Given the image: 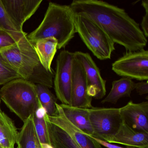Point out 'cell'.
Here are the masks:
<instances>
[{"instance_id": "6da1fadb", "label": "cell", "mask_w": 148, "mask_h": 148, "mask_svg": "<svg viewBox=\"0 0 148 148\" xmlns=\"http://www.w3.org/2000/svg\"><path fill=\"white\" fill-rule=\"evenodd\" d=\"M70 6L75 14L86 16L99 25L114 44L124 47L126 52L146 46L147 38L139 24L123 8L98 0H74Z\"/></svg>"}, {"instance_id": "7a4b0ae2", "label": "cell", "mask_w": 148, "mask_h": 148, "mask_svg": "<svg viewBox=\"0 0 148 148\" xmlns=\"http://www.w3.org/2000/svg\"><path fill=\"white\" fill-rule=\"evenodd\" d=\"M27 36L13 46L0 51V54L22 79L48 88H52L54 72L48 71L45 69L36 53L33 44L29 41Z\"/></svg>"}, {"instance_id": "3957f363", "label": "cell", "mask_w": 148, "mask_h": 148, "mask_svg": "<svg viewBox=\"0 0 148 148\" xmlns=\"http://www.w3.org/2000/svg\"><path fill=\"white\" fill-rule=\"evenodd\" d=\"M75 16L70 5L50 2L41 24L27 37L32 43L42 39L54 38L58 41V49L64 48L77 33Z\"/></svg>"}, {"instance_id": "277c9868", "label": "cell", "mask_w": 148, "mask_h": 148, "mask_svg": "<svg viewBox=\"0 0 148 148\" xmlns=\"http://www.w3.org/2000/svg\"><path fill=\"white\" fill-rule=\"evenodd\" d=\"M0 99L23 123L34 115L40 105L35 84L22 78L4 85L0 89Z\"/></svg>"}, {"instance_id": "5b68a950", "label": "cell", "mask_w": 148, "mask_h": 148, "mask_svg": "<svg viewBox=\"0 0 148 148\" xmlns=\"http://www.w3.org/2000/svg\"><path fill=\"white\" fill-rule=\"evenodd\" d=\"M76 32L87 48L98 59H110L115 44L97 23L84 15L75 14Z\"/></svg>"}, {"instance_id": "8992f818", "label": "cell", "mask_w": 148, "mask_h": 148, "mask_svg": "<svg viewBox=\"0 0 148 148\" xmlns=\"http://www.w3.org/2000/svg\"><path fill=\"white\" fill-rule=\"evenodd\" d=\"M112 69L123 77L139 81L148 79V51L125 52L112 65Z\"/></svg>"}, {"instance_id": "52a82bcc", "label": "cell", "mask_w": 148, "mask_h": 148, "mask_svg": "<svg viewBox=\"0 0 148 148\" xmlns=\"http://www.w3.org/2000/svg\"><path fill=\"white\" fill-rule=\"evenodd\" d=\"M94 138L104 140L114 135L122 123L119 108L95 107L88 109Z\"/></svg>"}, {"instance_id": "ba28073f", "label": "cell", "mask_w": 148, "mask_h": 148, "mask_svg": "<svg viewBox=\"0 0 148 148\" xmlns=\"http://www.w3.org/2000/svg\"><path fill=\"white\" fill-rule=\"evenodd\" d=\"M74 53L61 51L57 57L53 86L57 99L62 104L71 105L72 69Z\"/></svg>"}, {"instance_id": "9c48e42d", "label": "cell", "mask_w": 148, "mask_h": 148, "mask_svg": "<svg viewBox=\"0 0 148 148\" xmlns=\"http://www.w3.org/2000/svg\"><path fill=\"white\" fill-rule=\"evenodd\" d=\"M74 53L85 71L87 94L96 99H102L106 94V80L101 76L99 68L89 53L81 51L75 52Z\"/></svg>"}, {"instance_id": "30bf717a", "label": "cell", "mask_w": 148, "mask_h": 148, "mask_svg": "<svg viewBox=\"0 0 148 148\" xmlns=\"http://www.w3.org/2000/svg\"><path fill=\"white\" fill-rule=\"evenodd\" d=\"M75 56V55H74ZM92 98L87 94V82L84 69L74 58L72 69L71 106L77 108H92Z\"/></svg>"}, {"instance_id": "8fae6325", "label": "cell", "mask_w": 148, "mask_h": 148, "mask_svg": "<svg viewBox=\"0 0 148 148\" xmlns=\"http://www.w3.org/2000/svg\"><path fill=\"white\" fill-rule=\"evenodd\" d=\"M56 106L55 114L52 116L46 114L44 119L65 131L81 148H103L93 137L86 135L66 118L60 104L57 103Z\"/></svg>"}, {"instance_id": "7c38bea8", "label": "cell", "mask_w": 148, "mask_h": 148, "mask_svg": "<svg viewBox=\"0 0 148 148\" xmlns=\"http://www.w3.org/2000/svg\"><path fill=\"white\" fill-rule=\"evenodd\" d=\"M2 5L15 27L23 32L24 23L35 13L42 0H1Z\"/></svg>"}, {"instance_id": "4fadbf2b", "label": "cell", "mask_w": 148, "mask_h": 148, "mask_svg": "<svg viewBox=\"0 0 148 148\" xmlns=\"http://www.w3.org/2000/svg\"><path fill=\"white\" fill-rule=\"evenodd\" d=\"M122 121L136 130L148 133V102L130 101L119 108Z\"/></svg>"}, {"instance_id": "5bb4252c", "label": "cell", "mask_w": 148, "mask_h": 148, "mask_svg": "<svg viewBox=\"0 0 148 148\" xmlns=\"http://www.w3.org/2000/svg\"><path fill=\"white\" fill-rule=\"evenodd\" d=\"M103 141L126 146L148 148V133L134 130L122 121L117 132Z\"/></svg>"}, {"instance_id": "9a60e30c", "label": "cell", "mask_w": 148, "mask_h": 148, "mask_svg": "<svg viewBox=\"0 0 148 148\" xmlns=\"http://www.w3.org/2000/svg\"><path fill=\"white\" fill-rule=\"evenodd\" d=\"M60 105L65 116L73 124L86 135L93 136L88 109L77 108L62 104Z\"/></svg>"}, {"instance_id": "2e32d148", "label": "cell", "mask_w": 148, "mask_h": 148, "mask_svg": "<svg viewBox=\"0 0 148 148\" xmlns=\"http://www.w3.org/2000/svg\"><path fill=\"white\" fill-rule=\"evenodd\" d=\"M19 133L13 120L0 110V146L14 148L18 143Z\"/></svg>"}, {"instance_id": "e0dca14e", "label": "cell", "mask_w": 148, "mask_h": 148, "mask_svg": "<svg viewBox=\"0 0 148 148\" xmlns=\"http://www.w3.org/2000/svg\"><path fill=\"white\" fill-rule=\"evenodd\" d=\"M33 44L40 60L45 69L48 71H54L51 65L58 49L57 40L54 38H46L38 40Z\"/></svg>"}, {"instance_id": "ac0fdd59", "label": "cell", "mask_w": 148, "mask_h": 148, "mask_svg": "<svg viewBox=\"0 0 148 148\" xmlns=\"http://www.w3.org/2000/svg\"><path fill=\"white\" fill-rule=\"evenodd\" d=\"M44 119L49 144L53 148H81L65 131Z\"/></svg>"}, {"instance_id": "d6986e66", "label": "cell", "mask_w": 148, "mask_h": 148, "mask_svg": "<svg viewBox=\"0 0 148 148\" xmlns=\"http://www.w3.org/2000/svg\"><path fill=\"white\" fill-rule=\"evenodd\" d=\"M135 84L136 83L130 78L122 77L114 80L112 82L110 91L101 103L116 104L122 98L130 97L132 91L135 90Z\"/></svg>"}, {"instance_id": "ffe728a7", "label": "cell", "mask_w": 148, "mask_h": 148, "mask_svg": "<svg viewBox=\"0 0 148 148\" xmlns=\"http://www.w3.org/2000/svg\"><path fill=\"white\" fill-rule=\"evenodd\" d=\"M38 138L34 123L33 116L24 122L19 133L18 143L21 148H36Z\"/></svg>"}, {"instance_id": "44dd1931", "label": "cell", "mask_w": 148, "mask_h": 148, "mask_svg": "<svg viewBox=\"0 0 148 148\" xmlns=\"http://www.w3.org/2000/svg\"><path fill=\"white\" fill-rule=\"evenodd\" d=\"M35 85L38 98L40 104L46 110L47 114L53 116L57 110V97L47 86L39 84H35Z\"/></svg>"}, {"instance_id": "7402d4cb", "label": "cell", "mask_w": 148, "mask_h": 148, "mask_svg": "<svg viewBox=\"0 0 148 148\" xmlns=\"http://www.w3.org/2000/svg\"><path fill=\"white\" fill-rule=\"evenodd\" d=\"M0 29L6 31L19 40L27 35V34L25 32H21L16 28L6 12L1 0H0Z\"/></svg>"}, {"instance_id": "603a6c76", "label": "cell", "mask_w": 148, "mask_h": 148, "mask_svg": "<svg viewBox=\"0 0 148 148\" xmlns=\"http://www.w3.org/2000/svg\"><path fill=\"white\" fill-rule=\"evenodd\" d=\"M19 78H22L21 76L0 54V86Z\"/></svg>"}, {"instance_id": "cb8c5ba5", "label": "cell", "mask_w": 148, "mask_h": 148, "mask_svg": "<svg viewBox=\"0 0 148 148\" xmlns=\"http://www.w3.org/2000/svg\"><path fill=\"white\" fill-rule=\"evenodd\" d=\"M33 120L35 132L39 143L49 144L46 125L44 119H38L35 115H34Z\"/></svg>"}, {"instance_id": "d4e9b609", "label": "cell", "mask_w": 148, "mask_h": 148, "mask_svg": "<svg viewBox=\"0 0 148 148\" xmlns=\"http://www.w3.org/2000/svg\"><path fill=\"white\" fill-rule=\"evenodd\" d=\"M20 40L6 31L0 29V51L13 46Z\"/></svg>"}, {"instance_id": "484cf974", "label": "cell", "mask_w": 148, "mask_h": 148, "mask_svg": "<svg viewBox=\"0 0 148 148\" xmlns=\"http://www.w3.org/2000/svg\"><path fill=\"white\" fill-rule=\"evenodd\" d=\"M142 5L144 8L145 14L142 19L141 27L145 36L147 38L148 37V0L142 1Z\"/></svg>"}, {"instance_id": "4316f807", "label": "cell", "mask_w": 148, "mask_h": 148, "mask_svg": "<svg viewBox=\"0 0 148 148\" xmlns=\"http://www.w3.org/2000/svg\"><path fill=\"white\" fill-rule=\"evenodd\" d=\"M135 90L137 92L140 96L148 94V82L146 80V82H139L136 83Z\"/></svg>"}, {"instance_id": "83f0119b", "label": "cell", "mask_w": 148, "mask_h": 148, "mask_svg": "<svg viewBox=\"0 0 148 148\" xmlns=\"http://www.w3.org/2000/svg\"><path fill=\"white\" fill-rule=\"evenodd\" d=\"M46 114V110L40 104L38 108L36 110L34 115L38 118L43 119Z\"/></svg>"}, {"instance_id": "f1b7e54d", "label": "cell", "mask_w": 148, "mask_h": 148, "mask_svg": "<svg viewBox=\"0 0 148 148\" xmlns=\"http://www.w3.org/2000/svg\"><path fill=\"white\" fill-rule=\"evenodd\" d=\"M93 138L100 145H103L104 147H106L107 148H126V147H125V148L124 147H120V146H118V145L112 144L111 143H107V142L103 141V140L98 139V138H94V137H93Z\"/></svg>"}, {"instance_id": "f546056e", "label": "cell", "mask_w": 148, "mask_h": 148, "mask_svg": "<svg viewBox=\"0 0 148 148\" xmlns=\"http://www.w3.org/2000/svg\"><path fill=\"white\" fill-rule=\"evenodd\" d=\"M42 148H53L51 145L48 143H40Z\"/></svg>"}, {"instance_id": "4dcf8cb0", "label": "cell", "mask_w": 148, "mask_h": 148, "mask_svg": "<svg viewBox=\"0 0 148 148\" xmlns=\"http://www.w3.org/2000/svg\"><path fill=\"white\" fill-rule=\"evenodd\" d=\"M36 148H41V145H40V143L39 142L38 139V141L37 142V144H36Z\"/></svg>"}, {"instance_id": "1f68e13d", "label": "cell", "mask_w": 148, "mask_h": 148, "mask_svg": "<svg viewBox=\"0 0 148 148\" xmlns=\"http://www.w3.org/2000/svg\"><path fill=\"white\" fill-rule=\"evenodd\" d=\"M15 148H21V145L19 143H18L17 144V146H16V147Z\"/></svg>"}, {"instance_id": "d6a6232c", "label": "cell", "mask_w": 148, "mask_h": 148, "mask_svg": "<svg viewBox=\"0 0 148 148\" xmlns=\"http://www.w3.org/2000/svg\"><path fill=\"white\" fill-rule=\"evenodd\" d=\"M126 148H139L138 147H131V146H126Z\"/></svg>"}, {"instance_id": "836d02e7", "label": "cell", "mask_w": 148, "mask_h": 148, "mask_svg": "<svg viewBox=\"0 0 148 148\" xmlns=\"http://www.w3.org/2000/svg\"><path fill=\"white\" fill-rule=\"evenodd\" d=\"M1 100L0 99V110H1Z\"/></svg>"}, {"instance_id": "e575fe53", "label": "cell", "mask_w": 148, "mask_h": 148, "mask_svg": "<svg viewBox=\"0 0 148 148\" xmlns=\"http://www.w3.org/2000/svg\"><path fill=\"white\" fill-rule=\"evenodd\" d=\"M0 148H2V147H1V146H0Z\"/></svg>"}]
</instances>
